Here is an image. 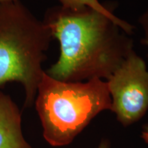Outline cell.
<instances>
[{
	"label": "cell",
	"instance_id": "cell-1",
	"mask_svg": "<svg viewBox=\"0 0 148 148\" xmlns=\"http://www.w3.org/2000/svg\"><path fill=\"white\" fill-rule=\"evenodd\" d=\"M43 22L60 44L58 60L45 71L58 80L107 79L134 50L129 34L110 17L88 7H52Z\"/></svg>",
	"mask_w": 148,
	"mask_h": 148
},
{
	"label": "cell",
	"instance_id": "cell-6",
	"mask_svg": "<svg viewBox=\"0 0 148 148\" xmlns=\"http://www.w3.org/2000/svg\"><path fill=\"white\" fill-rule=\"evenodd\" d=\"M58 1L60 3V5L72 10H79L86 7L94 9L113 20L127 34L130 35L134 32L135 29L134 25L116 16L110 8L101 3L99 0H58Z\"/></svg>",
	"mask_w": 148,
	"mask_h": 148
},
{
	"label": "cell",
	"instance_id": "cell-9",
	"mask_svg": "<svg viewBox=\"0 0 148 148\" xmlns=\"http://www.w3.org/2000/svg\"><path fill=\"white\" fill-rule=\"evenodd\" d=\"M97 148H110V142L108 140H102Z\"/></svg>",
	"mask_w": 148,
	"mask_h": 148
},
{
	"label": "cell",
	"instance_id": "cell-11",
	"mask_svg": "<svg viewBox=\"0 0 148 148\" xmlns=\"http://www.w3.org/2000/svg\"><path fill=\"white\" fill-rule=\"evenodd\" d=\"M147 58H148V53L147 54Z\"/></svg>",
	"mask_w": 148,
	"mask_h": 148
},
{
	"label": "cell",
	"instance_id": "cell-4",
	"mask_svg": "<svg viewBox=\"0 0 148 148\" xmlns=\"http://www.w3.org/2000/svg\"><path fill=\"white\" fill-rule=\"evenodd\" d=\"M111 108L124 127L136 123L148 110V70L145 62L133 50L106 79Z\"/></svg>",
	"mask_w": 148,
	"mask_h": 148
},
{
	"label": "cell",
	"instance_id": "cell-8",
	"mask_svg": "<svg viewBox=\"0 0 148 148\" xmlns=\"http://www.w3.org/2000/svg\"><path fill=\"white\" fill-rule=\"evenodd\" d=\"M141 138L144 141L148 144V123L143 125L141 132Z\"/></svg>",
	"mask_w": 148,
	"mask_h": 148
},
{
	"label": "cell",
	"instance_id": "cell-10",
	"mask_svg": "<svg viewBox=\"0 0 148 148\" xmlns=\"http://www.w3.org/2000/svg\"><path fill=\"white\" fill-rule=\"evenodd\" d=\"M16 1V0H0V3L9 2V1Z\"/></svg>",
	"mask_w": 148,
	"mask_h": 148
},
{
	"label": "cell",
	"instance_id": "cell-5",
	"mask_svg": "<svg viewBox=\"0 0 148 148\" xmlns=\"http://www.w3.org/2000/svg\"><path fill=\"white\" fill-rule=\"evenodd\" d=\"M21 121L17 105L0 91V148H32L24 137Z\"/></svg>",
	"mask_w": 148,
	"mask_h": 148
},
{
	"label": "cell",
	"instance_id": "cell-3",
	"mask_svg": "<svg viewBox=\"0 0 148 148\" xmlns=\"http://www.w3.org/2000/svg\"><path fill=\"white\" fill-rule=\"evenodd\" d=\"M52 39L43 21L18 0L0 3V88L8 82L20 83L25 107L34 102Z\"/></svg>",
	"mask_w": 148,
	"mask_h": 148
},
{
	"label": "cell",
	"instance_id": "cell-2",
	"mask_svg": "<svg viewBox=\"0 0 148 148\" xmlns=\"http://www.w3.org/2000/svg\"><path fill=\"white\" fill-rule=\"evenodd\" d=\"M34 103L45 140L53 147H63L73 142L97 114L110 110L111 97L102 79L64 82L45 71Z\"/></svg>",
	"mask_w": 148,
	"mask_h": 148
},
{
	"label": "cell",
	"instance_id": "cell-7",
	"mask_svg": "<svg viewBox=\"0 0 148 148\" xmlns=\"http://www.w3.org/2000/svg\"><path fill=\"white\" fill-rule=\"evenodd\" d=\"M138 22L143 29V37L140 42L142 45L148 47V8L138 18Z\"/></svg>",
	"mask_w": 148,
	"mask_h": 148
}]
</instances>
